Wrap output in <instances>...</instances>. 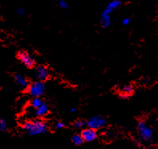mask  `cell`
<instances>
[{"instance_id":"obj_11","label":"cell","mask_w":158,"mask_h":149,"mask_svg":"<svg viewBox=\"0 0 158 149\" xmlns=\"http://www.w3.org/2000/svg\"><path fill=\"white\" fill-rule=\"evenodd\" d=\"M132 92H133V88H132V86L126 85L124 86V88H122V90H121V92L120 93V96L122 99H127L128 96H130L132 95Z\"/></svg>"},{"instance_id":"obj_1","label":"cell","mask_w":158,"mask_h":149,"mask_svg":"<svg viewBox=\"0 0 158 149\" xmlns=\"http://www.w3.org/2000/svg\"><path fill=\"white\" fill-rule=\"evenodd\" d=\"M23 128L31 135L44 134L48 131V125L45 122L40 119H34L27 121L23 123Z\"/></svg>"},{"instance_id":"obj_14","label":"cell","mask_w":158,"mask_h":149,"mask_svg":"<svg viewBox=\"0 0 158 149\" xmlns=\"http://www.w3.org/2000/svg\"><path fill=\"white\" fill-rule=\"evenodd\" d=\"M43 103H44V102H43V100L40 99V98H34V99L31 100V106L33 108L36 109V108H38L39 107H40V106L42 105Z\"/></svg>"},{"instance_id":"obj_4","label":"cell","mask_w":158,"mask_h":149,"mask_svg":"<svg viewBox=\"0 0 158 149\" xmlns=\"http://www.w3.org/2000/svg\"><path fill=\"white\" fill-rule=\"evenodd\" d=\"M105 124H106V119L100 115H95L86 123V125L88 126V127L94 130L101 128V127H104Z\"/></svg>"},{"instance_id":"obj_6","label":"cell","mask_w":158,"mask_h":149,"mask_svg":"<svg viewBox=\"0 0 158 149\" xmlns=\"http://www.w3.org/2000/svg\"><path fill=\"white\" fill-rule=\"evenodd\" d=\"M81 136H82L84 141L92 142L97 138V132L96 130L88 127L86 129L83 130L81 132Z\"/></svg>"},{"instance_id":"obj_12","label":"cell","mask_w":158,"mask_h":149,"mask_svg":"<svg viewBox=\"0 0 158 149\" xmlns=\"http://www.w3.org/2000/svg\"><path fill=\"white\" fill-rule=\"evenodd\" d=\"M100 23L104 27H108L110 26L111 16L101 14V16H100Z\"/></svg>"},{"instance_id":"obj_7","label":"cell","mask_w":158,"mask_h":149,"mask_svg":"<svg viewBox=\"0 0 158 149\" xmlns=\"http://www.w3.org/2000/svg\"><path fill=\"white\" fill-rule=\"evenodd\" d=\"M49 71L45 66H39L35 70V76L39 81L44 82L49 77Z\"/></svg>"},{"instance_id":"obj_21","label":"cell","mask_w":158,"mask_h":149,"mask_svg":"<svg viewBox=\"0 0 158 149\" xmlns=\"http://www.w3.org/2000/svg\"><path fill=\"white\" fill-rule=\"evenodd\" d=\"M71 111H72V112H74V111H76V108H72V109H71Z\"/></svg>"},{"instance_id":"obj_15","label":"cell","mask_w":158,"mask_h":149,"mask_svg":"<svg viewBox=\"0 0 158 149\" xmlns=\"http://www.w3.org/2000/svg\"><path fill=\"white\" fill-rule=\"evenodd\" d=\"M85 125H86V123L84 120H81V119H79V120H77V121L74 123V127L76 128H82Z\"/></svg>"},{"instance_id":"obj_19","label":"cell","mask_w":158,"mask_h":149,"mask_svg":"<svg viewBox=\"0 0 158 149\" xmlns=\"http://www.w3.org/2000/svg\"><path fill=\"white\" fill-rule=\"evenodd\" d=\"M131 23V19L130 18H124L122 20V24L124 26H128V24Z\"/></svg>"},{"instance_id":"obj_9","label":"cell","mask_w":158,"mask_h":149,"mask_svg":"<svg viewBox=\"0 0 158 149\" xmlns=\"http://www.w3.org/2000/svg\"><path fill=\"white\" fill-rule=\"evenodd\" d=\"M15 80L19 86H20L22 88H28L29 86V83H28V80H27L26 77L23 76L21 74H16L15 75Z\"/></svg>"},{"instance_id":"obj_16","label":"cell","mask_w":158,"mask_h":149,"mask_svg":"<svg viewBox=\"0 0 158 149\" xmlns=\"http://www.w3.org/2000/svg\"><path fill=\"white\" fill-rule=\"evenodd\" d=\"M7 128V123H6V119H0V130L1 131H6Z\"/></svg>"},{"instance_id":"obj_8","label":"cell","mask_w":158,"mask_h":149,"mask_svg":"<svg viewBox=\"0 0 158 149\" xmlns=\"http://www.w3.org/2000/svg\"><path fill=\"white\" fill-rule=\"evenodd\" d=\"M121 5V2L120 0H112L107 5V6L104 8V10L101 13V14H104V15H110L112 12L116 10L117 8L120 7Z\"/></svg>"},{"instance_id":"obj_17","label":"cell","mask_w":158,"mask_h":149,"mask_svg":"<svg viewBox=\"0 0 158 149\" xmlns=\"http://www.w3.org/2000/svg\"><path fill=\"white\" fill-rule=\"evenodd\" d=\"M58 5L61 9H67L68 7V2L66 0H59Z\"/></svg>"},{"instance_id":"obj_2","label":"cell","mask_w":158,"mask_h":149,"mask_svg":"<svg viewBox=\"0 0 158 149\" xmlns=\"http://www.w3.org/2000/svg\"><path fill=\"white\" fill-rule=\"evenodd\" d=\"M137 131L141 140L144 142L150 141L153 135V130L144 121L139 122L137 125Z\"/></svg>"},{"instance_id":"obj_3","label":"cell","mask_w":158,"mask_h":149,"mask_svg":"<svg viewBox=\"0 0 158 149\" xmlns=\"http://www.w3.org/2000/svg\"><path fill=\"white\" fill-rule=\"evenodd\" d=\"M45 92V85L43 82L36 81L28 86V93L34 98H40Z\"/></svg>"},{"instance_id":"obj_5","label":"cell","mask_w":158,"mask_h":149,"mask_svg":"<svg viewBox=\"0 0 158 149\" xmlns=\"http://www.w3.org/2000/svg\"><path fill=\"white\" fill-rule=\"evenodd\" d=\"M18 56L20 61L22 62L23 64L26 66V67H27V68H31L32 67L35 65L34 59H33L32 56H31V55H29L27 52L22 51V52H20L19 53Z\"/></svg>"},{"instance_id":"obj_13","label":"cell","mask_w":158,"mask_h":149,"mask_svg":"<svg viewBox=\"0 0 158 149\" xmlns=\"http://www.w3.org/2000/svg\"><path fill=\"white\" fill-rule=\"evenodd\" d=\"M72 142L74 143L75 145H81L84 142V139H83L82 136L81 135H78V134H76V135H74L72 137Z\"/></svg>"},{"instance_id":"obj_10","label":"cell","mask_w":158,"mask_h":149,"mask_svg":"<svg viewBox=\"0 0 158 149\" xmlns=\"http://www.w3.org/2000/svg\"><path fill=\"white\" fill-rule=\"evenodd\" d=\"M48 113V106L47 103H44L42 105L39 107L38 108L35 109V115L36 117L41 118L44 117V115H46Z\"/></svg>"},{"instance_id":"obj_20","label":"cell","mask_w":158,"mask_h":149,"mask_svg":"<svg viewBox=\"0 0 158 149\" xmlns=\"http://www.w3.org/2000/svg\"><path fill=\"white\" fill-rule=\"evenodd\" d=\"M17 13L19 15H23L25 14V10H24L23 8H19V9H17Z\"/></svg>"},{"instance_id":"obj_22","label":"cell","mask_w":158,"mask_h":149,"mask_svg":"<svg viewBox=\"0 0 158 149\" xmlns=\"http://www.w3.org/2000/svg\"><path fill=\"white\" fill-rule=\"evenodd\" d=\"M0 88H1V85H0Z\"/></svg>"},{"instance_id":"obj_18","label":"cell","mask_w":158,"mask_h":149,"mask_svg":"<svg viewBox=\"0 0 158 149\" xmlns=\"http://www.w3.org/2000/svg\"><path fill=\"white\" fill-rule=\"evenodd\" d=\"M64 127H65V124L63 122H58V123H56V129H62Z\"/></svg>"}]
</instances>
